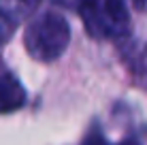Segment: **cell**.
Returning a JSON list of instances; mask_svg holds the SVG:
<instances>
[{"label":"cell","mask_w":147,"mask_h":145,"mask_svg":"<svg viewBox=\"0 0 147 145\" xmlns=\"http://www.w3.org/2000/svg\"><path fill=\"white\" fill-rule=\"evenodd\" d=\"M70 43V26L60 13L45 11L26 26L24 45L38 62H53L66 51Z\"/></svg>","instance_id":"cell-1"},{"label":"cell","mask_w":147,"mask_h":145,"mask_svg":"<svg viewBox=\"0 0 147 145\" xmlns=\"http://www.w3.org/2000/svg\"><path fill=\"white\" fill-rule=\"evenodd\" d=\"M83 26L94 38H115L130 22L126 0H83L79 9Z\"/></svg>","instance_id":"cell-2"},{"label":"cell","mask_w":147,"mask_h":145,"mask_svg":"<svg viewBox=\"0 0 147 145\" xmlns=\"http://www.w3.org/2000/svg\"><path fill=\"white\" fill-rule=\"evenodd\" d=\"M26 105V90L11 73L0 75V113L17 111Z\"/></svg>","instance_id":"cell-3"},{"label":"cell","mask_w":147,"mask_h":145,"mask_svg":"<svg viewBox=\"0 0 147 145\" xmlns=\"http://www.w3.org/2000/svg\"><path fill=\"white\" fill-rule=\"evenodd\" d=\"M36 4H38V0H0V13L4 17L17 22V19L26 17Z\"/></svg>","instance_id":"cell-4"},{"label":"cell","mask_w":147,"mask_h":145,"mask_svg":"<svg viewBox=\"0 0 147 145\" xmlns=\"http://www.w3.org/2000/svg\"><path fill=\"white\" fill-rule=\"evenodd\" d=\"M134 4L141 9V11H147V0H134Z\"/></svg>","instance_id":"cell-5"},{"label":"cell","mask_w":147,"mask_h":145,"mask_svg":"<svg viewBox=\"0 0 147 145\" xmlns=\"http://www.w3.org/2000/svg\"><path fill=\"white\" fill-rule=\"evenodd\" d=\"M121 145H136V143H134V141H124Z\"/></svg>","instance_id":"cell-6"},{"label":"cell","mask_w":147,"mask_h":145,"mask_svg":"<svg viewBox=\"0 0 147 145\" xmlns=\"http://www.w3.org/2000/svg\"><path fill=\"white\" fill-rule=\"evenodd\" d=\"M0 43H2V24H0Z\"/></svg>","instance_id":"cell-7"}]
</instances>
